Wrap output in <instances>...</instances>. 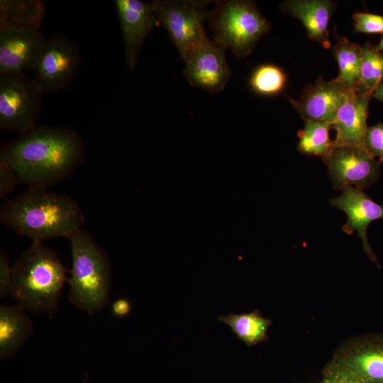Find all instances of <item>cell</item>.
Masks as SVG:
<instances>
[{"label": "cell", "instance_id": "obj_1", "mask_svg": "<svg viewBox=\"0 0 383 383\" xmlns=\"http://www.w3.org/2000/svg\"><path fill=\"white\" fill-rule=\"evenodd\" d=\"M85 155L84 141L72 128L36 125L2 145L0 161L13 170L18 184L48 188L70 177Z\"/></svg>", "mask_w": 383, "mask_h": 383}, {"label": "cell", "instance_id": "obj_2", "mask_svg": "<svg viewBox=\"0 0 383 383\" xmlns=\"http://www.w3.org/2000/svg\"><path fill=\"white\" fill-rule=\"evenodd\" d=\"M0 219L16 234L43 243L53 238L69 239L82 230L85 218L78 203L70 196L33 187L4 201Z\"/></svg>", "mask_w": 383, "mask_h": 383}, {"label": "cell", "instance_id": "obj_3", "mask_svg": "<svg viewBox=\"0 0 383 383\" xmlns=\"http://www.w3.org/2000/svg\"><path fill=\"white\" fill-rule=\"evenodd\" d=\"M67 272L55 251L32 242L12 265L10 296L27 311L52 317L68 282Z\"/></svg>", "mask_w": 383, "mask_h": 383}, {"label": "cell", "instance_id": "obj_4", "mask_svg": "<svg viewBox=\"0 0 383 383\" xmlns=\"http://www.w3.org/2000/svg\"><path fill=\"white\" fill-rule=\"evenodd\" d=\"M72 268L68 277V299L87 314L102 311L111 290V266L108 254L85 230L69 239Z\"/></svg>", "mask_w": 383, "mask_h": 383}, {"label": "cell", "instance_id": "obj_5", "mask_svg": "<svg viewBox=\"0 0 383 383\" xmlns=\"http://www.w3.org/2000/svg\"><path fill=\"white\" fill-rule=\"evenodd\" d=\"M209 21L214 32V40L238 57L249 55L270 27L255 4L250 1H217Z\"/></svg>", "mask_w": 383, "mask_h": 383}, {"label": "cell", "instance_id": "obj_6", "mask_svg": "<svg viewBox=\"0 0 383 383\" xmlns=\"http://www.w3.org/2000/svg\"><path fill=\"white\" fill-rule=\"evenodd\" d=\"M211 1L202 0H154L157 19L167 30L185 61L206 35L204 23L209 20Z\"/></svg>", "mask_w": 383, "mask_h": 383}, {"label": "cell", "instance_id": "obj_7", "mask_svg": "<svg viewBox=\"0 0 383 383\" xmlns=\"http://www.w3.org/2000/svg\"><path fill=\"white\" fill-rule=\"evenodd\" d=\"M40 87L23 73L0 74V129L20 134L35 127L43 106Z\"/></svg>", "mask_w": 383, "mask_h": 383}, {"label": "cell", "instance_id": "obj_8", "mask_svg": "<svg viewBox=\"0 0 383 383\" xmlns=\"http://www.w3.org/2000/svg\"><path fill=\"white\" fill-rule=\"evenodd\" d=\"M80 65L77 44L71 38L56 33L46 39L34 70V81L43 94H55L69 89Z\"/></svg>", "mask_w": 383, "mask_h": 383}, {"label": "cell", "instance_id": "obj_9", "mask_svg": "<svg viewBox=\"0 0 383 383\" xmlns=\"http://www.w3.org/2000/svg\"><path fill=\"white\" fill-rule=\"evenodd\" d=\"M321 159L335 191L348 187L362 190L380 176L381 162L365 146H335Z\"/></svg>", "mask_w": 383, "mask_h": 383}, {"label": "cell", "instance_id": "obj_10", "mask_svg": "<svg viewBox=\"0 0 383 383\" xmlns=\"http://www.w3.org/2000/svg\"><path fill=\"white\" fill-rule=\"evenodd\" d=\"M188 82L211 93L222 91L231 76L226 49L206 35L184 61Z\"/></svg>", "mask_w": 383, "mask_h": 383}, {"label": "cell", "instance_id": "obj_11", "mask_svg": "<svg viewBox=\"0 0 383 383\" xmlns=\"http://www.w3.org/2000/svg\"><path fill=\"white\" fill-rule=\"evenodd\" d=\"M113 4L122 33L125 62L133 71L145 38L159 22L152 2L114 0Z\"/></svg>", "mask_w": 383, "mask_h": 383}, {"label": "cell", "instance_id": "obj_12", "mask_svg": "<svg viewBox=\"0 0 383 383\" xmlns=\"http://www.w3.org/2000/svg\"><path fill=\"white\" fill-rule=\"evenodd\" d=\"M45 40L40 30L0 28V74L34 71Z\"/></svg>", "mask_w": 383, "mask_h": 383}, {"label": "cell", "instance_id": "obj_13", "mask_svg": "<svg viewBox=\"0 0 383 383\" xmlns=\"http://www.w3.org/2000/svg\"><path fill=\"white\" fill-rule=\"evenodd\" d=\"M332 360L365 383H383V337L367 335L348 341L335 352Z\"/></svg>", "mask_w": 383, "mask_h": 383}, {"label": "cell", "instance_id": "obj_14", "mask_svg": "<svg viewBox=\"0 0 383 383\" xmlns=\"http://www.w3.org/2000/svg\"><path fill=\"white\" fill-rule=\"evenodd\" d=\"M330 204L347 215L348 221L343 226V231L349 235L357 232L365 252L379 266L367 240V229L371 222L383 219V206L372 201L362 189L354 187L343 189L339 196L330 200Z\"/></svg>", "mask_w": 383, "mask_h": 383}, {"label": "cell", "instance_id": "obj_15", "mask_svg": "<svg viewBox=\"0 0 383 383\" xmlns=\"http://www.w3.org/2000/svg\"><path fill=\"white\" fill-rule=\"evenodd\" d=\"M349 89L337 78L326 81L320 77L314 84L304 89L299 100L290 99V101L304 120L322 121L332 124L336 111Z\"/></svg>", "mask_w": 383, "mask_h": 383}, {"label": "cell", "instance_id": "obj_16", "mask_svg": "<svg viewBox=\"0 0 383 383\" xmlns=\"http://www.w3.org/2000/svg\"><path fill=\"white\" fill-rule=\"evenodd\" d=\"M372 96L349 89L336 111L332 128L336 131L334 147L364 146L367 129L369 103Z\"/></svg>", "mask_w": 383, "mask_h": 383}, {"label": "cell", "instance_id": "obj_17", "mask_svg": "<svg viewBox=\"0 0 383 383\" xmlns=\"http://www.w3.org/2000/svg\"><path fill=\"white\" fill-rule=\"evenodd\" d=\"M284 13L299 19L310 39L324 48L331 47L328 26L334 10V4L328 0H289L280 4Z\"/></svg>", "mask_w": 383, "mask_h": 383}, {"label": "cell", "instance_id": "obj_18", "mask_svg": "<svg viewBox=\"0 0 383 383\" xmlns=\"http://www.w3.org/2000/svg\"><path fill=\"white\" fill-rule=\"evenodd\" d=\"M18 304L0 306V358L15 355L34 332V324Z\"/></svg>", "mask_w": 383, "mask_h": 383}, {"label": "cell", "instance_id": "obj_19", "mask_svg": "<svg viewBox=\"0 0 383 383\" xmlns=\"http://www.w3.org/2000/svg\"><path fill=\"white\" fill-rule=\"evenodd\" d=\"M45 11L41 0H0V28L40 30Z\"/></svg>", "mask_w": 383, "mask_h": 383}, {"label": "cell", "instance_id": "obj_20", "mask_svg": "<svg viewBox=\"0 0 383 383\" xmlns=\"http://www.w3.org/2000/svg\"><path fill=\"white\" fill-rule=\"evenodd\" d=\"M217 320L228 325L236 337L251 348L268 340L267 331L272 320L262 317L257 309L250 313H229Z\"/></svg>", "mask_w": 383, "mask_h": 383}, {"label": "cell", "instance_id": "obj_21", "mask_svg": "<svg viewBox=\"0 0 383 383\" xmlns=\"http://www.w3.org/2000/svg\"><path fill=\"white\" fill-rule=\"evenodd\" d=\"M333 52L339 68L336 78L348 88L355 89L362 61V46L337 35Z\"/></svg>", "mask_w": 383, "mask_h": 383}, {"label": "cell", "instance_id": "obj_22", "mask_svg": "<svg viewBox=\"0 0 383 383\" xmlns=\"http://www.w3.org/2000/svg\"><path fill=\"white\" fill-rule=\"evenodd\" d=\"M331 128L329 122L304 120V127L297 134L299 152L321 157L328 154L334 148L333 140L330 138Z\"/></svg>", "mask_w": 383, "mask_h": 383}, {"label": "cell", "instance_id": "obj_23", "mask_svg": "<svg viewBox=\"0 0 383 383\" xmlns=\"http://www.w3.org/2000/svg\"><path fill=\"white\" fill-rule=\"evenodd\" d=\"M363 56L356 90L372 96L376 87L383 83V52L370 42L362 45Z\"/></svg>", "mask_w": 383, "mask_h": 383}, {"label": "cell", "instance_id": "obj_24", "mask_svg": "<svg viewBox=\"0 0 383 383\" xmlns=\"http://www.w3.org/2000/svg\"><path fill=\"white\" fill-rule=\"evenodd\" d=\"M287 75L278 66L264 64L257 67L249 78L250 89L261 96H274L282 93L286 86Z\"/></svg>", "mask_w": 383, "mask_h": 383}, {"label": "cell", "instance_id": "obj_25", "mask_svg": "<svg viewBox=\"0 0 383 383\" xmlns=\"http://www.w3.org/2000/svg\"><path fill=\"white\" fill-rule=\"evenodd\" d=\"M323 382L325 383H365L357 374L333 360L323 369Z\"/></svg>", "mask_w": 383, "mask_h": 383}, {"label": "cell", "instance_id": "obj_26", "mask_svg": "<svg viewBox=\"0 0 383 383\" xmlns=\"http://www.w3.org/2000/svg\"><path fill=\"white\" fill-rule=\"evenodd\" d=\"M355 30L363 33H383V16L365 12H355L353 16Z\"/></svg>", "mask_w": 383, "mask_h": 383}, {"label": "cell", "instance_id": "obj_27", "mask_svg": "<svg viewBox=\"0 0 383 383\" xmlns=\"http://www.w3.org/2000/svg\"><path fill=\"white\" fill-rule=\"evenodd\" d=\"M364 146L380 162H383V123L367 127Z\"/></svg>", "mask_w": 383, "mask_h": 383}, {"label": "cell", "instance_id": "obj_28", "mask_svg": "<svg viewBox=\"0 0 383 383\" xmlns=\"http://www.w3.org/2000/svg\"><path fill=\"white\" fill-rule=\"evenodd\" d=\"M12 281V265L6 251L0 250V297L6 298L11 294Z\"/></svg>", "mask_w": 383, "mask_h": 383}, {"label": "cell", "instance_id": "obj_29", "mask_svg": "<svg viewBox=\"0 0 383 383\" xmlns=\"http://www.w3.org/2000/svg\"><path fill=\"white\" fill-rule=\"evenodd\" d=\"M18 184L13 170L6 163L0 161V199H5Z\"/></svg>", "mask_w": 383, "mask_h": 383}, {"label": "cell", "instance_id": "obj_30", "mask_svg": "<svg viewBox=\"0 0 383 383\" xmlns=\"http://www.w3.org/2000/svg\"><path fill=\"white\" fill-rule=\"evenodd\" d=\"M131 301L126 298L115 299L111 304V313L116 318H125L131 312Z\"/></svg>", "mask_w": 383, "mask_h": 383}, {"label": "cell", "instance_id": "obj_31", "mask_svg": "<svg viewBox=\"0 0 383 383\" xmlns=\"http://www.w3.org/2000/svg\"><path fill=\"white\" fill-rule=\"evenodd\" d=\"M372 97L383 101V83L376 87L372 94Z\"/></svg>", "mask_w": 383, "mask_h": 383}, {"label": "cell", "instance_id": "obj_32", "mask_svg": "<svg viewBox=\"0 0 383 383\" xmlns=\"http://www.w3.org/2000/svg\"><path fill=\"white\" fill-rule=\"evenodd\" d=\"M376 49L380 52H383V36L379 44L376 46Z\"/></svg>", "mask_w": 383, "mask_h": 383}, {"label": "cell", "instance_id": "obj_33", "mask_svg": "<svg viewBox=\"0 0 383 383\" xmlns=\"http://www.w3.org/2000/svg\"><path fill=\"white\" fill-rule=\"evenodd\" d=\"M84 383H87V379H85V380H84Z\"/></svg>", "mask_w": 383, "mask_h": 383}, {"label": "cell", "instance_id": "obj_34", "mask_svg": "<svg viewBox=\"0 0 383 383\" xmlns=\"http://www.w3.org/2000/svg\"><path fill=\"white\" fill-rule=\"evenodd\" d=\"M321 383H325L324 382H321Z\"/></svg>", "mask_w": 383, "mask_h": 383}]
</instances>
